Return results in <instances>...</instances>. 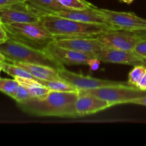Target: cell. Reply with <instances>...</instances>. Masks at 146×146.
<instances>
[{"instance_id": "6da1fadb", "label": "cell", "mask_w": 146, "mask_h": 146, "mask_svg": "<svg viewBox=\"0 0 146 146\" xmlns=\"http://www.w3.org/2000/svg\"><path fill=\"white\" fill-rule=\"evenodd\" d=\"M78 96V92L51 91L44 98H31L17 104L24 113L34 116L76 118H78L75 108Z\"/></svg>"}, {"instance_id": "7a4b0ae2", "label": "cell", "mask_w": 146, "mask_h": 146, "mask_svg": "<svg viewBox=\"0 0 146 146\" xmlns=\"http://www.w3.org/2000/svg\"><path fill=\"white\" fill-rule=\"evenodd\" d=\"M41 21L54 37H98L106 33L121 30L117 27L85 23L56 15L46 14Z\"/></svg>"}, {"instance_id": "3957f363", "label": "cell", "mask_w": 146, "mask_h": 146, "mask_svg": "<svg viewBox=\"0 0 146 146\" xmlns=\"http://www.w3.org/2000/svg\"><path fill=\"white\" fill-rule=\"evenodd\" d=\"M2 26L9 38L34 49L44 51L55 41L54 36L41 20L36 22L11 23Z\"/></svg>"}, {"instance_id": "277c9868", "label": "cell", "mask_w": 146, "mask_h": 146, "mask_svg": "<svg viewBox=\"0 0 146 146\" xmlns=\"http://www.w3.org/2000/svg\"><path fill=\"white\" fill-rule=\"evenodd\" d=\"M0 51L9 62L27 63L48 66L58 70L64 65L55 61L46 51L34 49L9 38L0 44Z\"/></svg>"}, {"instance_id": "5b68a950", "label": "cell", "mask_w": 146, "mask_h": 146, "mask_svg": "<svg viewBox=\"0 0 146 146\" xmlns=\"http://www.w3.org/2000/svg\"><path fill=\"white\" fill-rule=\"evenodd\" d=\"M78 93L98 97L111 103L113 106L130 104L133 100L146 95V91L140 90L136 86H133L129 84L101 87L94 89L79 90Z\"/></svg>"}, {"instance_id": "8992f818", "label": "cell", "mask_w": 146, "mask_h": 146, "mask_svg": "<svg viewBox=\"0 0 146 146\" xmlns=\"http://www.w3.org/2000/svg\"><path fill=\"white\" fill-rule=\"evenodd\" d=\"M44 14L27 1L0 7V23H32L41 20Z\"/></svg>"}, {"instance_id": "52a82bcc", "label": "cell", "mask_w": 146, "mask_h": 146, "mask_svg": "<svg viewBox=\"0 0 146 146\" xmlns=\"http://www.w3.org/2000/svg\"><path fill=\"white\" fill-rule=\"evenodd\" d=\"M58 74L61 78L71 83L76 87L78 91L79 90L94 89V88H101V87L111 86L126 85L127 82L123 81H111V80L99 79L94 78L90 76H84L83 74H76L72 71H68L64 66L58 70Z\"/></svg>"}, {"instance_id": "ba28073f", "label": "cell", "mask_w": 146, "mask_h": 146, "mask_svg": "<svg viewBox=\"0 0 146 146\" xmlns=\"http://www.w3.org/2000/svg\"><path fill=\"white\" fill-rule=\"evenodd\" d=\"M106 48L123 51H133L137 44L141 41L132 31L118 30L106 33L98 37Z\"/></svg>"}, {"instance_id": "9c48e42d", "label": "cell", "mask_w": 146, "mask_h": 146, "mask_svg": "<svg viewBox=\"0 0 146 146\" xmlns=\"http://www.w3.org/2000/svg\"><path fill=\"white\" fill-rule=\"evenodd\" d=\"M54 43L58 46L94 56L98 52L107 48L98 37H56Z\"/></svg>"}, {"instance_id": "30bf717a", "label": "cell", "mask_w": 146, "mask_h": 146, "mask_svg": "<svg viewBox=\"0 0 146 146\" xmlns=\"http://www.w3.org/2000/svg\"><path fill=\"white\" fill-rule=\"evenodd\" d=\"M98 10L107 19L108 22L121 30L134 31L146 28V19L138 17L133 12H122L99 9Z\"/></svg>"}, {"instance_id": "8fae6325", "label": "cell", "mask_w": 146, "mask_h": 146, "mask_svg": "<svg viewBox=\"0 0 146 146\" xmlns=\"http://www.w3.org/2000/svg\"><path fill=\"white\" fill-rule=\"evenodd\" d=\"M44 51L63 65H87L88 61L95 57L90 54L58 46L54 42L49 44Z\"/></svg>"}, {"instance_id": "7c38bea8", "label": "cell", "mask_w": 146, "mask_h": 146, "mask_svg": "<svg viewBox=\"0 0 146 146\" xmlns=\"http://www.w3.org/2000/svg\"><path fill=\"white\" fill-rule=\"evenodd\" d=\"M96 58L104 63L125 64V65L146 66V58L141 56L135 51L105 48L95 54Z\"/></svg>"}, {"instance_id": "4fadbf2b", "label": "cell", "mask_w": 146, "mask_h": 146, "mask_svg": "<svg viewBox=\"0 0 146 146\" xmlns=\"http://www.w3.org/2000/svg\"><path fill=\"white\" fill-rule=\"evenodd\" d=\"M53 15L58 16L62 18L76 20V21H81V22L114 26L108 22L107 19L103 15L102 13L98 10L97 7L83 10L65 9L56 12Z\"/></svg>"}, {"instance_id": "5bb4252c", "label": "cell", "mask_w": 146, "mask_h": 146, "mask_svg": "<svg viewBox=\"0 0 146 146\" xmlns=\"http://www.w3.org/2000/svg\"><path fill=\"white\" fill-rule=\"evenodd\" d=\"M114 106L111 103L88 94H79L76 102V112L78 117L96 113Z\"/></svg>"}, {"instance_id": "9a60e30c", "label": "cell", "mask_w": 146, "mask_h": 146, "mask_svg": "<svg viewBox=\"0 0 146 146\" xmlns=\"http://www.w3.org/2000/svg\"><path fill=\"white\" fill-rule=\"evenodd\" d=\"M34 76V79L39 80H61L58 71L56 68L41 64H27V63H15Z\"/></svg>"}, {"instance_id": "2e32d148", "label": "cell", "mask_w": 146, "mask_h": 146, "mask_svg": "<svg viewBox=\"0 0 146 146\" xmlns=\"http://www.w3.org/2000/svg\"><path fill=\"white\" fill-rule=\"evenodd\" d=\"M19 84L27 88L31 96V98H44L46 96L50 91L48 88L40 84L34 78H17Z\"/></svg>"}, {"instance_id": "e0dca14e", "label": "cell", "mask_w": 146, "mask_h": 146, "mask_svg": "<svg viewBox=\"0 0 146 146\" xmlns=\"http://www.w3.org/2000/svg\"><path fill=\"white\" fill-rule=\"evenodd\" d=\"M27 2L33 7L46 14H53L59 11L67 9L57 0H27Z\"/></svg>"}, {"instance_id": "ac0fdd59", "label": "cell", "mask_w": 146, "mask_h": 146, "mask_svg": "<svg viewBox=\"0 0 146 146\" xmlns=\"http://www.w3.org/2000/svg\"><path fill=\"white\" fill-rule=\"evenodd\" d=\"M36 80L51 91H58V92H78V91L76 87L64 79Z\"/></svg>"}, {"instance_id": "d6986e66", "label": "cell", "mask_w": 146, "mask_h": 146, "mask_svg": "<svg viewBox=\"0 0 146 146\" xmlns=\"http://www.w3.org/2000/svg\"><path fill=\"white\" fill-rule=\"evenodd\" d=\"M1 65H2L3 71L8 74V75L14 77V78H34V76L30 73L26 71L24 68H21V66L16 65L13 63H7L4 61V62H1Z\"/></svg>"}, {"instance_id": "ffe728a7", "label": "cell", "mask_w": 146, "mask_h": 146, "mask_svg": "<svg viewBox=\"0 0 146 146\" xmlns=\"http://www.w3.org/2000/svg\"><path fill=\"white\" fill-rule=\"evenodd\" d=\"M19 86V83L16 78H0V91L11 98H14Z\"/></svg>"}, {"instance_id": "44dd1931", "label": "cell", "mask_w": 146, "mask_h": 146, "mask_svg": "<svg viewBox=\"0 0 146 146\" xmlns=\"http://www.w3.org/2000/svg\"><path fill=\"white\" fill-rule=\"evenodd\" d=\"M57 1L67 9L83 10L96 7V6L88 2L86 0H57Z\"/></svg>"}, {"instance_id": "7402d4cb", "label": "cell", "mask_w": 146, "mask_h": 146, "mask_svg": "<svg viewBox=\"0 0 146 146\" xmlns=\"http://www.w3.org/2000/svg\"><path fill=\"white\" fill-rule=\"evenodd\" d=\"M146 72V66L137 65L133 67L128 74V83L129 85L136 86Z\"/></svg>"}, {"instance_id": "603a6c76", "label": "cell", "mask_w": 146, "mask_h": 146, "mask_svg": "<svg viewBox=\"0 0 146 146\" xmlns=\"http://www.w3.org/2000/svg\"><path fill=\"white\" fill-rule=\"evenodd\" d=\"M31 98V96L30 93L29 92L28 90H27V88L23 86L21 84H19L13 99L17 103H21L25 101H27V100Z\"/></svg>"}, {"instance_id": "cb8c5ba5", "label": "cell", "mask_w": 146, "mask_h": 146, "mask_svg": "<svg viewBox=\"0 0 146 146\" xmlns=\"http://www.w3.org/2000/svg\"><path fill=\"white\" fill-rule=\"evenodd\" d=\"M136 54L146 58V40H141L134 49Z\"/></svg>"}, {"instance_id": "d4e9b609", "label": "cell", "mask_w": 146, "mask_h": 146, "mask_svg": "<svg viewBox=\"0 0 146 146\" xmlns=\"http://www.w3.org/2000/svg\"><path fill=\"white\" fill-rule=\"evenodd\" d=\"M100 64H101V61L100 60H98L96 57H93V58H91L88 61L87 65L89 66L91 70H92V71H96V70H98L99 68Z\"/></svg>"}, {"instance_id": "484cf974", "label": "cell", "mask_w": 146, "mask_h": 146, "mask_svg": "<svg viewBox=\"0 0 146 146\" xmlns=\"http://www.w3.org/2000/svg\"><path fill=\"white\" fill-rule=\"evenodd\" d=\"M27 1V0H0V7L17 4V3L26 2Z\"/></svg>"}, {"instance_id": "4316f807", "label": "cell", "mask_w": 146, "mask_h": 146, "mask_svg": "<svg viewBox=\"0 0 146 146\" xmlns=\"http://www.w3.org/2000/svg\"><path fill=\"white\" fill-rule=\"evenodd\" d=\"M8 38L9 36L8 35H7V31L4 29V27H3L2 24L0 23V44L5 42Z\"/></svg>"}, {"instance_id": "83f0119b", "label": "cell", "mask_w": 146, "mask_h": 146, "mask_svg": "<svg viewBox=\"0 0 146 146\" xmlns=\"http://www.w3.org/2000/svg\"><path fill=\"white\" fill-rule=\"evenodd\" d=\"M141 40H146V28L132 31Z\"/></svg>"}, {"instance_id": "f1b7e54d", "label": "cell", "mask_w": 146, "mask_h": 146, "mask_svg": "<svg viewBox=\"0 0 146 146\" xmlns=\"http://www.w3.org/2000/svg\"><path fill=\"white\" fill-rule=\"evenodd\" d=\"M136 87L138 88H139L140 90H142V91H146V72L144 74V76H143V78H141V81L138 82V84H137Z\"/></svg>"}, {"instance_id": "f546056e", "label": "cell", "mask_w": 146, "mask_h": 146, "mask_svg": "<svg viewBox=\"0 0 146 146\" xmlns=\"http://www.w3.org/2000/svg\"><path fill=\"white\" fill-rule=\"evenodd\" d=\"M130 104H138V105H142L145 106H146V95L144 96L140 97L138 98H135V99L133 100Z\"/></svg>"}, {"instance_id": "4dcf8cb0", "label": "cell", "mask_w": 146, "mask_h": 146, "mask_svg": "<svg viewBox=\"0 0 146 146\" xmlns=\"http://www.w3.org/2000/svg\"><path fill=\"white\" fill-rule=\"evenodd\" d=\"M4 61H7V60H6V58L4 57V56L0 51V62H4Z\"/></svg>"}, {"instance_id": "1f68e13d", "label": "cell", "mask_w": 146, "mask_h": 146, "mask_svg": "<svg viewBox=\"0 0 146 146\" xmlns=\"http://www.w3.org/2000/svg\"><path fill=\"white\" fill-rule=\"evenodd\" d=\"M119 1H122V2H124V3H126V4H131V3H132L134 0H119Z\"/></svg>"}, {"instance_id": "d6a6232c", "label": "cell", "mask_w": 146, "mask_h": 146, "mask_svg": "<svg viewBox=\"0 0 146 146\" xmlns=\"http://www.w3.org/2000/svg\"><path fill=\"white\" fill-rule=\"evenodd\" d=\"M3 71V68H2V65H1V62H0V73Z\"/></svg>"}]
</instances>
